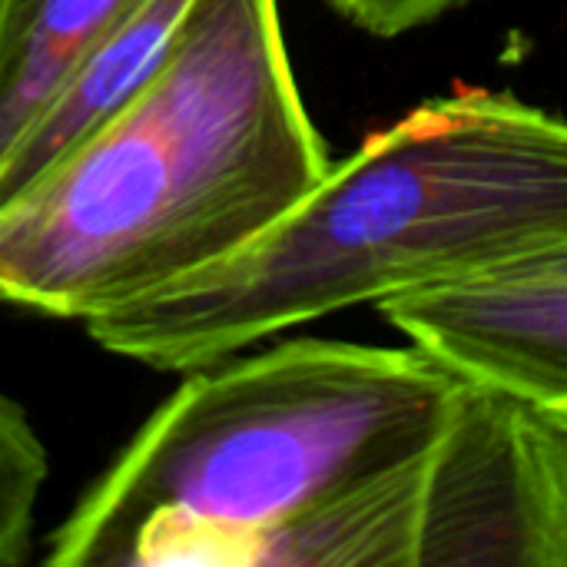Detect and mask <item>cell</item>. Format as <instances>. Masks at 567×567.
I'll list each match as a JSON object with an SVG mask.
<instances>
[{
    "instance_id": "obj_1",
    "label": "cell",
    "mask_w": 567,
    "mask_h": 567,
    "mask_svg": "<svg viewBox=\"0 0 567 567\" xmlns=\"http://www.w3.org/2000/svg\"><path fill=\"white\" fill-rule=\"evenodd\" d=\"M332 169L279 0H193L159 66L0 209V302L90 322L233 256Z\"/></svg>"
},
{
    "instance_id": "obj_2",
    "label": "cell",
    "mask_w": 567,
    "mask_h": 567,
    "mask_svg": "<svg viewBox=\"0 0 567 567\" xmlns=\"http://www.w3.org/2000/svg\"><path fill=\"white\" fill-rule=\"evenodd\" d=\"M567 243V120L465 86L372 133L252 243L86 326L193 372L322 316L505 269Z\"/></svg>"
},
{
    "instance_id": "obj_3",
    "label": "cell",
    "mask_w": 567,
    "mask_h": 567,
    "mask_svg": "<svg viewBox=\"0 0 567 567\" xmlns=\"http://www.w3.org/2000/svg\"><path fill=\"white\" fill-rule=\"evenodd\" d=\"M458 385L415 346L339 339L193 369L50 538L47 565L223 567L239 542L425 452Z\"/></svg>"
},
{
    "instance_id": "obj_4",
    "label": "cell",
    "mask_w": 567,
    "mask_h": 567,
    "mask_svg": "<svg viewBox=\"0 0 567 567\" xmlns=\"http://www.w3.org/2000/svg\"><path fill=\"white\" fill-rule=\"evenodd\" d=\"M399 502L405 567H567V429L462 379Z\"/></svg>"
},
{
    "instance_id": "obj_5",
    "label": "cell",
    "mask_w": 567,
    "mask_h": 567,
    "mask_svg": "<svg viewBox=\"0 0 567 567\" xmlns=\"http://www.w3.org/2000/svg\"><path fill=\"white\" fill-rule=\"evenodd\" d=\"M379 312L458 379L567 429V269H492L392 296Z\"/></svg>"
},
{
    "instance_id": "obj_6",
    "label": "cell",
    "mask_w": 567,
    "mask_h": 567,
    "mask_svg": "<svg viewBox=\"0 0 567 567\" xmlns=\"http://www.w3.org/2000/svg\"><path fill=\"white\" fill-rule=\"evenodd\" d=\"M193 0H136L66 73L0 166V209L47 176L159 66Z\"/></svg>"
},
{
    "instance_id": "obj_7",
    "label": "cell",
    "mask_w": 567,
    "mask_h": 567,
    "mask_svg": "<svg viewBox=\"0 0 567 567\" xmlns=\"http://www.w3.org/2000/svg\"><path fill=\"white\" fill-rule=\"evenodd\" d=\"M136 0H0V166L66 73Z\"/></svg>"
},
{
    "instance_id": "obj_8",
    "label": "cell",
    "mask_w": 567,
    "mask_h": 567,
    "mask_svg": "<svg viewBox=\"0 0 567 567\" xmlns=\"http://www.w3.org/2000/svg\"><path fill=\"white\" fill-rule=\"evenodd\" d=\"M50 462L17 402L0 395V567L23 565Z\"/></svg>"
},
{
    "instance_id": "obj_9",
    "label": "cell",
    "mask_w": 567,
    "mask_h": 567,
    "mask_svg": "<svg viewBox=\"0 0 567 567\" xmlns=\"http://www.w3.org/2000/svg\"><path fill=\"white\" fill-rule=\"evenodd\" d=\"M346 20L375 33V37H399L422 23L439 20L442 13L468 3V0H329Z\"/></svg>"
},
{
    "instance_id": "obj_10",
    "label": "cell",
    "mask_w": 567,
    "mask_h": 567,
    "mask_svg": "<svg viewBox=\"0 0 567 567\" xmlns=\"http://www.w3.org/2000/svg\"><path fill=\"white\" fill-rule=\"evenodd\" d=\"M505 269H567V243H558V246H548V249H538Z\"/></svg>"
}]
</instances>
